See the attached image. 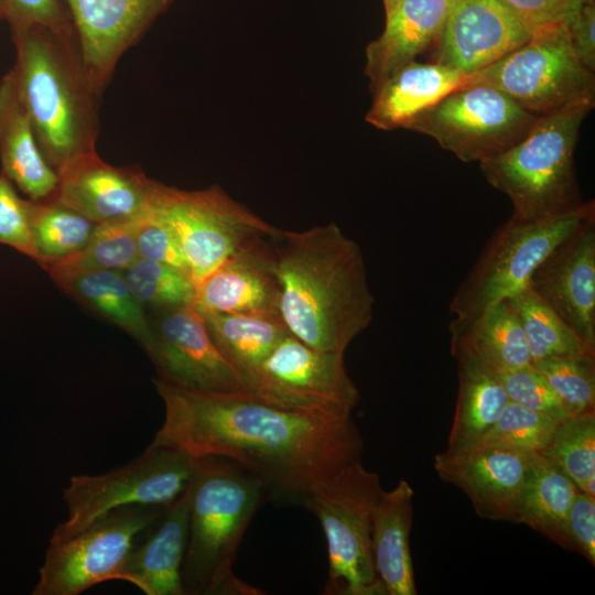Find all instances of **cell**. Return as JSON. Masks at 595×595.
<instances>
[{
    "label": "cell",
    "instance_id": "6da1fadb",
    "mask_svg": "<svg viewBox=\"0 0 595 595\" xmlns=\"http://www.w3.org/2000/svg\"><path fill=\"white\" fill-rule=\"evenodd\" d=\"M153 383L164 420L151 444L198 458L235 461L269 496L302 504L317 483L361 461L364 441L353 418L332 419L284 410L247 391H199Z\"/></svg>",
    "mask_w": 595,
    "mask_h": 595
},
{
    "label": "cell",
    "instance_id": "7a4b0ae2",
    "mask_svg": "<svg viewBox=\"0 0 595 595\" xmlns=\"http://www.w3.org/2000/svg\"><path fill=\"white\" fill-rule=\"evenodd\" d=\"M279 313L307 346L344 355L371 323L375 299L359 245L335 224L273 238Z\"/></svg>",
    "mask_w": 595,
    "mask_h": 595
},
{
    "label": "cell",
    "instance_id": "3957f363",
    "mask_svg": "<svg viewBox=\"0 0 595 595\" xmlns=\"http://www.w3.org/2000/svg\"><path fill=\"white\" fill-rule=\"evenodd\" d=\"M11 34L17 88L39 148L56 172L73 158L96 151L98 95L73 25H31Z\"/></svg>",
    "mask_w": 595,
    "mask_h": 595
},
{
    "label": "cell",
    "instance_id": "277c9868",
    "mask_svg": "<svg viewBox=\"0 0 595 595\" xmlns=\"http://www.w3.org/2000/svg\"><path fill=\"white\" fill-rule=\"evenodd\" d=\"M266 495L263 483L235 461L213 455L196 458L181 570L185 595L263 594L239 578L234 564Z\"/></svg>",
    "mask_w": 595,
    "mask_h": 595
},
{
    "label": "cell",
    "instance_id": "5b68a950",
    "mask_svg": "<svg viewBox=\"0 0 595 595\" xmlns=\"http://www.w3.org/2000/svg\"><path fill=\"white\" fill-rule=\"evenodd\" d=\"M593 108L576 104L540 116L516 145L479 163L486 181L510 199L512 218H550L584 203L574 153L581 126Z\"/></svg>",
    "mask_w": 595,
    "mask_h": 595
},
{
    "label": "cell",
    "instance_id": "8992f818",
    "mask_svg": "<svg viewBox=\"0 0 595 595\" xmlns=\"http://www.w3.org/2000/svg\"><path fill=\"white\" fill-rule=\"evenodd\" d=\"M379 475L356 462L314 485L302 504L326 538L328 576L324 595H387L372 556L375 506L382 493Z\"/></svg>",
    "mask_w": 595,
    "mask_h": 595
},
{
    "label": "cell",
    "instance_id": "52a82bcc",
    "mask_svg": "<svg viewBox=\"0 0 595 595\" xmlns=\"http://www.w3.org/2000/svg\"><path fill=\"white\" fill-rule=\"evenodd\" d=\"M595 220V202L539 219L510 217L498 227L450 303L454 316L474 315L529 285L541 262L566 238Z\"/></svg>",
    "mask_w": 595,
    "mask_h": 595
},
{
    "label": "cell",
    "instance_id": "ba28073f",
    "mask_svg": "<svg viewBox=\"0 0 595 595\" xmlns=\"http://www.w3.org/2000/svg\"><path fill=\"white\" fill-rule=\"evenodd\" d=\"M496 88L527 111L544 116L576 104L595 105V76L577 58L564 23L539 29L518 48L467 75L464 86Z\"/></svg>",
    "mask_w": 595,
    "mask_h": 595
},
{
    "label": "cell",
    "instance_id": "9c48e42d",
    "mask_svg": "<svg viewBox=\"0 0 595 595\" xmlns=\"http://www.w3.org/2000/svg\"><path fill=\"white\" fill-rule=\"evenodd\" d=\"M196 458L162 445L149 446L131 462L98 475H74L63 490L67 518L50 542L66 540L104 513L123 506L169 507L187 489Z\"/></svg>",
    "mask_w": 595,
    "mask_h": 595
},
{
    "label": "cell",
    "instance_id": "30bf717a",
    "mask_svg": "<svg viewBox=\"0 0 595 595\" xmlns=\"http://www.w3.org/2000/svg\"><path fill=\"white\" fill-rule=\"evenodd\" d=\"M149 206L174 231L196 285L247 242L279 231L217 185L186 191L151 180Z\"/></svg>",
    "mask_w": 595,
    "mask_h": 595
},
{
    "label": "cell",
    "instance_id": "8fae6325",
    "mask_svg": "<svg viewBox=\"0 0 595 595\" xmlns=\"http://www.w3.org/2000/svg\"><path fill=\"white\" fill-rule=\"evenodd\" d=\"M538 117L496 88L470 84L423 109L405 129L435 139L464 163H482L516 145Z\"/></svg>",
    "mask_w": 595,
    "mask_h": 595
},
{
    "label": "cell",
    "instance_id": "7c38bea8",
    "mask_svg": "<svg viewBox=\"0 0 595 595\" xmlns=\"http://www.w3.org/2000/svg\"><path fill=\"white\" fill-rule=\"evenodd\" d=\"M246 391L294 412L350 418L360 393L344 355L314 349L288 334L246 382Z\"/></svg>",
    "mask_w": 595,
    "mask_h": 595
},
{
    "label": "cell",
    "instance_id": "4fadbf2b",
    "mask_svg": "<svg viewBox=\"0 0 595 595\" xmlns=\"http://www.w3.org/2000/svg\"><path fill=\"white\" fill-rule=\"evenodd\" d=\"M167 507L130 505L112 509L77 534L48 543L32 595H78L119 580L138 537Z\"/></svg>",
    "mask_w": 595,
    "mask_h": 595
},
{
    "label": "cell",
    "instance_id": "5bb4252c",
    "mask_svg": "<svg viewBox=\"0 0 595 595\" xmlns=\"http://www.w3.org/2000/svg\"><path fill=\"white\" fill-rule=\"evenodd\" d=\"M145 348L159 379L199 391H246L242 380L213 342L193 305L154 310Z\"/></svg>",
    "mask_w": 595,
    "mask_h": 595
},
{
    "label": "cell",
    "instance_id": "9a60e30c",
    "mask_svg": "<svg viewBox=\"0 0 595 595\" xmlns=\"http://www.w3.org/2000/svg\"><path fill=\"white\" fill-rule=\"evenodd\" d=\"M175 0H63L99 96L122 55Z\"/></svg>",
    "mask_w": 595,
    "mask_h": 595
},
{
    "label": "cell",
    "instance_id": "2e32d148",
    "mask_svg": "<svg viewBox=\"0 0 595 595\" xmlns=\"http://www.w3.org/2000/svg\"><path fill=\"white\" fill-rule=\"evenodd\" d=\"M534 454L479 443L436 454L434 468L442 480L467 496L480 518L515 522L516 506Z\"/></svg>",
    "mask_w": 595,
    "mask_h": 595
},
{
    "label": "cell",
    "instance_id": "e0dca14e",
    "mask_svg": "<svg viewBox=\"0 0 595 595\" xmlns=\"http://www.w3.org/2000/svg\"><path fill=\"white\" fill-rule=\"evenodd\" d=\"M533 32L495 0H458L429 62L470 75L526 43Z\"/></svg>",
    "mask_w": 595,
    "mask_h": 595
},
{
    "label": "cell",
    "instance_id": "ac0fdd59",
    "mask_svg": "<svg viewBox=\"0 0 595 595\" xmlns=\"http://www.w3.org/2000/svg\"><path fill=\"white\" fill-rule=\"evenodd\" d=\"M529 286L595 350V220L562 241L533 272Z\"/></svg>",
    "mask_w": 595,
    "mask_h": 595
},
{
    "label": "cell",
    "instance_id": "d6986e66",
    "mask_svg": "<svg viewBox=\"0 0 595 595\" xmlns=\"http://www.w3.org/2000/svg\"><path fill=\"white\" fill-rule=\"evenodd\" d=\"M56 173L57 198L96 224L127 219L149 206L152 178L137 165L115 166L95 151L73 158Z\"/></svg>",
    "mask_w": 595,
    "mask_h": 595
},
{
    "label": "cell",
    "instance_id": "ffe728a7",
    "mask_svg": "<svg viewBox=\"0 0 595 595\" xmlns=\"http://www.w3.org/2000/svg\"><path fill=\"white\" fill-rule=\"evenodd\" d=\"M278 232L252 239L208 273L196 285V310L215 313L279 312L273 247Z\"/></svg>",
    "mask_w": 595,
    "mask_h": 595
},
{
    "label": "cell",
    "instance_id": "44dd1931",
    "mask_svg": "<svg viewBox=\"0 0 595 595\" xmlns=\"http://www.w3.org/2000/svg\"><path fill=\"white\" fill-rule=\"evenodd\" d=\"M188 513L190 486L138 537L119 580L133 584L147 595H185L181 570Z\"/></svg>",
    "mask_w": 595,
    "mask_h": 595
},
{
    "label": "cell",
    "instance_id": "7402d4cb",
    "mask_svg": "<svg viewBox=\"0 0 595 595\" xmlns=\"http://www.w3.org/2000/svg\"><path fill=\"white\" fill-rule=\"evenodd\" d=\"M458 0H400L381 34L366 47L365 75L374 94L405 64L429 51Z\"/></svg>",
    "mask_w": 595,
    "mask_h": 595
},
{
    "label": "cell",
    "instance_id": "603a6c76",
    "mask_svg": "<svg viewBox=\"0 0 595 595\" xmlns=\"http://www.w3.org/2000/svg\"><path fill=\"white\" fill-rule=\"evenodd\" d=\"M0 162L1 172L28 198L40 199L55 193L57 173L39 148L12 69L0 79Z\"/></svg>",
    "mask_w": 595,
    "mask_h": 595
},
{
    "label": "cell",
    "instance_id": "cb8c5ba5",
    "mask_svg": "<svg viewBox=\"0 0 595 595\" xmlns=\"http://www.w3.org/2000/svg\"><path fill=\"white\" fill-rule=\"evenodd\" d=\"M454 358L472 357L494 371H510L531 365L520 318L508 300L450 324Z\"/></svg>",
    "mask_w": 595,
    "mask_h": 595
},
{
    "label": "cell",
    "instance_id": "d4e9b609",
    "mask_svg": "<svg viewBox=\"0 0 595 595\" xmlns=\"http://www.w3.org/2000/svg\"><path fill=\"white\" fill-rule=\"evenodd\" d=\"M467 75L428 62L412 61L390 76L372 94L366 121L380 130L405 129L423 109L465 85Z\"/></svg>",
    "mask_w": 595,
    "mask_h": 595
},
{
    "label": "cell",
    "instance_id": "484cf974",
    "mask_svg": "<svg viewBox=\"0 0 595 595\" xmlns=\"http://www.w3.org/2000/svg\"><path fill=\"white\" fill-rule=\"evenodd\" d=\"M414 491L405 479L382 490L372 513L371 547L375 570L387 595H415L410 552Z\"/></svg>",
    "mask_w": 595,
    "mask_h": 595
},
{
    "label": "cell",
    "instance_id": "4316f807",
    "mask_svg": "<svg viewBox=\"0 0 595 595\" xmlns=\"http://www.w3.org/2000/svg\"><path fill=\"white\" fill-rule=\"evenodd\" d=\"M199 313L213 342L238 372L245 389L247 380L289 334L278 311Z\"/></svg>",
    "mask_w": 595,
    "mask_h": 595
},
{
    "label": "cell",
    "instance_id": "83f0119b",
    "mask_svg": "<svg viewBox=\"0 0 595 595\" xmlns=\"http://www.w3.org/2000/svg\"><path fill=\"white\" fill-rule=\"evenodd\" d=\"M455 360L458 387L446 450L476 444L509 402L494 370L472 357L461 356Z\"/></svg>",
    "mask_w": 595,
    "mask_h": 595
},
{
    "label": "cell",
    "instance_id": "f1b7e54d",
    "mask_svg": "<svg viewBox=\"0 0 595 595\" xmlns=\"http://www.w3.org/2000/svg\"><path fill=\"white\" fill-rule=\"evenodd\" d=\"M578 490L558 466L536 453L516 506L515 522L523 523L561 548L571 550L567 513Z\"/></svg>",
    "mask_w": 595,
    "mask_h": 595
},
{
    "label": "cell",
    "instance_id": "f546056e",
    "mask_svg": "<svg viewBox=\"0 0 595 595\" xmlns=\"http://www.w3.org/2000/svg\"><path fill=\"white\" fill-rule=\"evenodd\" d=\"M93 311L126 331L145 349L151 327L145 307L133 296L121 270H94L55 282Z\"/></svg>",
    "mask_w": 595,
    "mask_h": 595
},
{
    "label": "cell",
    "instance_id": "4dcf8cb0",
    "mask_svg": "<svg viewBox=\"0 0 595 595\" xmlns=\"http://www.w3.org/2000/svg\"><path fill=\"white\" fill-rule=\"evenodd\" d=\"M35 262L44 270L80 252L89 242L96 223L63 204L54 194L26 199Z\"/></svg>",
    "mask_w": 595,
    "mask_h": 595
},
{
    "label": "cell",
    "instance_id": "1f68e13d",
    "mask_svg": "<svg viewBox=\"0 0 595 595\" xmlns=\"http://www.w3.org/2000/svg\"><path fill=\"white\" fill-rule=\"evenodd\" d=\"M508 301L520 318L531 365L549 357L595 356L529 285Z\"/></svg>",
    "mask_w": 595,
    "mask_h": 595
},
{
    "label": "cell",
    "instance_id": "d6a6232c",
    "mask_svg": "<svg viewBox=\"0 0 595 595\" xmlns=\"http://www.w3.org/2000/svg\"><path fill=\"white\" fill-rule=\"evenodd\" d=\"M139 215L97 224L88 245L80 252L48 267L45 271L55 282L86 271H123L139 258L137 249Z\"/></svg>",
    "mask_w": 595,
    "mask_h": 595
},
{
    "label": "cell",
    "instance_id": "836d02e7",
    "mask_svg": "<svg viewBox=\"0 0 595 595\" xmlns=\"http://www.w3.org/2000/svg\"><path fill=\"white\" fill-rule=\"evenodd\" d=\"M540 454L558 466L582 493L595 497V414L569 416L560 422Z\"/></svg>",
    "mask_w": 595,
    "mask_h": 595
},
{
    "label": "cell",
    "instance_id": "e575fe53",
    "mask_svg": "<svg viewBox=\"0 0 595 595\" xmlns=\"http://www.w3.org/2000/svg\"><path fill=\"white\" fill-rule=\"evenodd\" d=\"M122 272L129 290L144 307L161 310L195 302V282L176 268L138 258Z\"/></svg>",
    "mask_w": 595,
    "mask_h": 595
},
{
    "label": "cell",
    "instance_id": "d590c367",
    "mask_svg": "<svg viewBox=\"0 0 595 595\" xmlns=\"http://www.w3.org/2000/svg\"><path fill=\"white\" fill-rule=\"evenodd\" d=\"M532 366L570 416L595 414V356L549 357Z\"/></svg>",
    "mask_w": 595,
    "mask_h": 595
},
{
    "label": "cell",
    "instance_id": "8d00e7d4",
    "mask_svg": "<svg viewBox=\"0 0 595 595\" xmlns=\"http://www.w3.org/2000/svg\"><path fill=\"white\" fill-rule=\"evenodd\" d=\"M559 423L543 413L509 401L495 424L476 444L541 453L549 445Z\"/></svg>",
    "mask_w": 595,
    "mask_h": 595
},
{
    "label": "cell",
    "instance_id": "74e56055",
    "mask_svg": "<svg viewBox=\"0 0 595 595\" xmlns=\"http://www.w3.org/2000/svg\"><path fill=\"white\" fill-rule=\"evenodd\" d=\"M495 374L509 401L543 413L558 422L570 416L558 396L532 365Z\"/></svg>",
    "mask_w": 595,
    "mask_h": 595
},
{
    "label": "cell",
    "instance_id": "f35d334b",
    "mask_svg": "<svg viewBox=\"0 0 595 595\" xmlns=\"http://www.w3.org/2000/svg\"><path fill=\"white\" fill-rule=\"evenodd\" d=\"M137 249L139 258L167 264L191 277L187 261L174 231L150 206L139 215Z\"/></svg>",
    "mask_w": 595,
    "mask_h": 595
},
{
    "label": "cell",
    "instance_id": "ab89813d",
    "mask_svg": "<svg viewBox=\"0 0 595 595\" xmlns=\"http://www.w3.org/2000/svg\"><path fill=\"white\" fill-rule=\"evenodd\" d=\"M0 245L9 246L35 260L26 199L18 195L14 184L2 172H0Z\"/></svg>",
    "mask_w": 595,
    "mask_h": 595
},
{
    "label": "cell",
    "instance_id": "60d3db41",
    "mask_svg": "<svg viewBox=\"0 0 595 595\" xmlns=\"http://www.w3.org/2000/svg\"><path fill=\"white\" fill-rule=\"evenodd\" d=\"M528 30L564 23L586 2L592 0H495Z\"/></svg>",
    "mask_w": 595,
    "mask_h": 595
},
{
    "label": "cell",
    "instance_id": "b9f144b4",
    "mask_svg": "<svg viewBox=\"0 0 595 595\" xmlns=\"http://www.w3.org/2000/svg\"><path fill=\"white\" fill-rule=\"evenodd\" d=\"M10 30L31 25L67 28L73 25L63 0H2Z\"/></svg>",
    "mask_w": 595,
    "mask_h": 595
},
{
    "label": "cell",
    "instance_id": "7bdbcfd3",
    "mask_svg": "<svg viewBox=\"0 0 595 595\" xmlns=\"http://www.w3.org/2000/svg\"><path fill=\"white\" fill-rule=\"evenodd\" d=\"M570 549L595 564V497L578 490L571 504L566 522Z\"/></svg>",
    "mask_w": 595,
    "mask_h": 595
},
{
    "label": "cell",
    "instance_id": "ee69618b",
    "mask_svg": "<svg viewBox=\"0 0 595 595\" xmlns=\"http://www.w3.org/2000/svg\"><path fill=\"white\" fill-rule=\"evenodd\" d=\"M572 47L582 64L595 71V0L584 3L565 24Z\"/></svg>",
    "mask_w": 595,
    "mask_h": 595
},
{
    "label": "cell",
    "instance_id": "f6af8a7d",
    "mask_svg": "<svg viewBox=\"0 0 595 595\" xmlns=\"http://www.w3.org/2000/svg\"><path fill=\"white\" fill-rule=\"evenodd\" d=\"M399 1L400 0H382L386 17L393 11Z\"/></svg>",
    "mask_w": 595,
    "mask_h": 595
},
{
    "label": "cell",
    "instance_id": "bcb514c9",
    "mask_svg": "<svg viewBox=\"0 0 595 595\" xmlns=\"http://www.w3.org/2000/svg\"><path fill=\"white\" fill-rule=\"evenodd\" d=\"M4 8H3V2L2 0H0V21L1 20H4Z\"/></svg>",
    "mask_w": 595,
    "mask_h": 595
}]
</instances>
